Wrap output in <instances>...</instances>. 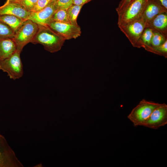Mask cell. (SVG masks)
I'll return each instance as SVG.
<instances>
[{
  "label": "cell",
  "mask_w": 167,
  "mask_h": 167,
  "mask_svg": "<svg viewBox=\"0 0 167 167\" xmlns=\"http://www.w3.org/2000/svg\"><path fill=\"white\" fill-rule=\"evenodd\" d=\"M146 1V0H132L125 8L117 13L118 27L140 18Z\"/></svg>",
  "instance_id": "obj_4"
},
{
  "label": "cell",
  "mask_w": 167,
  "mask_h": 167,
  "mask_svg": "<svg viewBox=\"0 0 167 167\" xmlns=\"http://www.w3.org/2000/svg\"><path fill=\"white\" fill-rule=\"evenodd\" d=\"M161 104L143 99L132 109L127 118L135 126H143L152 112Z\"/></svg>",
  "instance_id": "obj_2"
},
{
  "label": "cell",
  "mask_w": 167,
  "mask_h": 167,
  "mask_svg": "<svg viewBox=\"0 0 167 167\" xmlns=\"http://www.w3.org/2000/svg\"><path fill=\"white\" fill-rule=\"evenodd\" d=\"M148 51L163 56L166 58L167 56V40L161 45L156 47L151 46L144 48Z\"/></svg>",
  "instance_id": "obj_18"
},
{
  "label": "cell",
  "mask_w": 167,
  "mask_h": 167,
  "mask_svg": "<svg viewBox=\"0 0 167 167\" xmlns=\"http://www.w3.org/2000/svg\"><path fill=\"white\" fill-rule=\"evenodd\" d=\"M53 21L63 23H70L68 18L67 10L62 9L58 10L54 15Z\"/></svg>",
  "instance_id": "obj_20"
},
{
  "label": "cell",
  "mask_w": 167,
  "mask_h": 167,
  "mask_svg": "<svg viewBox=\"0 0 167 167\" xmlns=\"http://www.w3.org/2000/svg\"><path fill=\"white\" fill-rule=\"evenodd\" d=\"M37 0H22L18 4L27 11L31 12Z\"/></svg>",
  "instance_id": "obj_23"
},
{
  "label": "cell",
  "mask_w": 167,
  "mask_h": 167,
  "mask_svg": "<svg viewBox=\"0 0 167 167\" xmlns=\"http://www.w3.org/2000/svg\"><path fill=\"white\" fill-rule=\"evenodd\" d=\"M167 13V9L159 0H146L140 18L146 25L157 15Z\"/></svg>",
  "instance_id": "obj_11"
},
{
  "label": "cell",
  "mask_w": 167,
  "mask_h": 167,
  "mask_svg": "<svg viewBox=\"0 0 167 167\" xmlns=\"http://www.w3.org/2000/svg\"><path fill=\"white\" fill-rule=\"evenodd\" d=\"M30 13L31 12L27 11L17 3L6 1L3 5L0 6V16L13 15L28 20Z\"/></svg>",
  "instance_id": "obj_12"
},
{
  "label": "cell",
  "mask_w": 167,
  "mask_h": 167,
  "mask_svg": "<svg viewBox=\"0 0 167 167\" xmlns=\"http://www.w3.org/2000/svg\"><path fill=\"white\" fill-rule=\"evenodd\" d=\"M146 28H150L167 38V13L156 16L146 25Z\"/></svg>",
  "instance_id": "obj_13"
},
{
  "label": "cell",
  "mask_w": 167,
  "mask_h": 167,
  "mask_svg": "<svg viewBox=\"0 0 167 167\" xmlns=\"http://www.w3.org/2000/svg\"><path fill=\"white\" fill-rule=\"evenodd\" d=\"M118 27L133 46L138 47L140 37L145 28V24L143 21L139 18Z\"/></svg>",
  "instance_id": "obj_6"
},
{
  "label": "cell",
  "mask_w": 167,
  "mask_h": 167,
  "mask_svg": "<svg viewBox=\"0 0 167 167\" xmlns=\"http://www.w3.org/2000/svg\"><path fill=\"white\" fill-rule=\"evenodd\" d=\"M153 33V30L149 28H145L139 40L138 48L151 46V42Z\"/></svg>",
  "instance_id": "obj_16"
},
{
  "label": "cell",
  "mask_w": 167,
  "mask_h": 167,
  "mask_svg": "<svg viewBox=\"0 0 167 167\" xmlns=\"http://www.w3.org/2000/svg\"><path fill=\"white\" fill-rule=\"evenodd\" d=\"M22 0H6V1L19 3Z\"/></svg>",
  "instance_id": "obj_28"
},
{
  "label": "cell",
  "mask_w": 167,
  "mask_h": 167,
  "mask_svg": "<svg viewBox=\"0 0 167 167\" xmlns=\"http://www.w3.org/2000/svg\"><path fill=\"white\" fill-rule=\"evenodd\" d=\"M47 26L60 35L64 39H76L80 36L81 30L78 25L52 21Z\"/></svg>",
  "instance_id": "obj_7"
},
{
  "label": "cell",
  "mask_w": 167,
  "mask_h": 167,
  "mask_svg": "<svg viewBox=\"0 0 167 167\" xmlns=\"http://www.w3.org/2000/svg\"><path fill=\"white\" fill-rule=\"evenodd\" d=\"M38 29V25L30 19L25 21L15 32L13 38L17 50L21 52L27 44L31 42Z\"/></svg>",
  "instance_id": "obj_3"
},
{
  "label": "cell",
  "mask_w": 167,
  "mask_h": 167,
  "mask_svg": "<svg viewBox=\"0 0 167 167\" xmlns=\"http://www.w3.org/2000/svg\"><path fill=\"white\" fill-rule=\"evenodd\" d=\"M132 0H121L119 3L118 7L116 8L117 13L125 8Z\"/></svg>",
  "instance_id": "obj_25"
},
{
  "label": "cell",
  "mask_w": 167,
  "mask_h": 167,
  "mask_svg": "<svg viewBox=\"0 0 167 167\" xmlns=\"http://www.w3.org/2000/svg\"><path fill=\"white\" fill-rule=\"evenodd\" d=\"M49 0V1H50V2H52V1H55V0Z\"/></svg>",
  "instance_id": "obj_29"
},
{
  "label": "cell",
  "mask_w": 167,
  "mask_h": 167,
  "mask_svg": "<svg viewBox=\"0 0 167 167\" xmlns=\"http://www.w3.org/2000/svg\"><path fill=\"white\" fill-rule=\"evenodd\" d=\"M22 166L5 138L0 134V167Z\"/></svg>",
  "instance_id": "obj_8"
},
{
  "label": "cell",
  "mask_w": 167,
  "mask_h": 167,
  "mask_svg": "<svg viewBox=\"0 0 167 167\" xmlns=\"http://www.w3.org/2000/svg\"><path fill=\"white\" fill-rule=\"evenodd\" d=\"M58 10L54 1L51 2L39 11L31 12L28 19L32 20L38 25L47 26L53 21L54 15Z\"/></svg>",
  "instance_id": "obj_10"
},
{
  "label": "cell",
  "mask_w": 167,
  "mask_h": 167,
  "mask_svg": "<svg viewBox=\"0 0 167 167\" xmlns=\"http://www.w3.org/2000/svg\"><path fill=\"white\" fill-rule=\"evenodd\" d=\"M20 53L17 50L9 57L0 61V70L6 72L10 78L14 80L21 78L24 73Z\"/></svg>",
  "instance_id": "obj_5"
},
{
  "label": "cell",
  "mask_w": 167,
  "mask_h": 167,
  "mask_svg": "<svg viewBox=\"0 0 167 167\" xmlns=\"http://www.w3.org/2000/svg\"><path fill=\"white\" fill-rule=\"evenodd\" d=\"M162 4L167 9V0H159Z\"/></svg>",
  "instance_id": "obj_27"
},
{
  "label": "cell",
  "mask_w": 167,
  "mask_h": 167,
  "mask_svg": "<svg viewBox=\"0 0 167 167\" xmlns=\"http://www.w3.org/2000/svg\"><path fill=\"white\" fill-rule=\"evenodd\" d=\"M15 32L8 25L0 21V39L13 38Z\"/></svg>",
  "instance_id": "obj_19"
},
{
  "label": "cell",
  "mask_w": 167,
  "mask_h": 167,
  "mask_svg": "<svg viewBox=\"0 0 167 167\" xmlns=\"http://www.w3.org/2000/svg\"><path fill=\"white\" fill-rule=\"evenodd\" d=\"M27 20L11 15L0 16V21L10 27L15 32Z\"/></svg>",
  "instance_id": "obj_15"
},
{
  "label": "cell",
  "mask_w": 167,
  "mask_h": 167,
  "mask_svg": "<svg viewBox=\"0 0 167 167\" xmlns=\"http://www.w3.org/2000/svg\"><path fill=\"white\" fill-rule=\"evenodd\" d=\"M167 40V38L165 37L159 32L153 31L150 46L156 47L159 46Z\"/></svg>",
  "instance_id": "obj_21"
},
{
  "label": "cell",
  "mask_w": 167,
  "mask_h": 167,
  "mask_svg": "<svg viewBox=\"0 0 167 167\" xmlns=\"http://www.w3.org/2000/svg\"><path fill=\"white\" fill-rule=\"evenodd\" d=\"M167 124V105L161 104L152 112L143 126L157 129Z\"/></svg>",
  "instance_id": "obj_9"
},
{
  "label": "cell",
  "mask_w": 167,
  "mask_h": 167,
  "mask_svg": "<svg viewBox=\"0 0 167 167\" xmlns=\"http://www.w3.org/2000/svg\"><path fill=\"white\" fill-rule=\"evenodd\" d=\"M51 2L49 0H37L31 12H36L39 11L45 8Z\"/></svg>",
  "instance_id": "obj_24"
},
{
  "label": "cell",
  "mask_w": 167,
  "mask_h": 167,
  "mask_svg": "<svg viewBox=\"0 0 167 167\" xmlns=\"http://www.w3.org/2000/svg\"><path fill=\"white\" fill-rule=\"evenodd\" d=\"M83 6L73 4L67 10L68 18L70 23L77 25V19Z\"/></svg>",
  "instance_id": "obj_17"
},
{
  "label": "cell",
  "mask_w": 167,
  "mask_h": 167,
  "mask_svg": "<svg viewBox=\"0 0 167 167\" xmlns=\"http://www.w3.org/2000/svg\"><path fill=\"white\" fill-rule=\"evenodd\" d=\"M92 0H73V4L83 6Z\"/></svg>",
  "instance_id": "obj_26"
},
{
  "label": "cell",
  "mask_w": 167,
  "mask_h": 167,
  "mask_svg": "<svg viewBox=\"0 0 167 167\" xmlns=\"http://www.w3.org/2000/svg\"><path fill=\"white\" fill-rule=\"evenodd\" d=\"M73 0H55L54 3L57 9L67 10L73 4Z\"/></svg>",
  "instance_id": "obj_22"
},
{
  "label": "cell",
  "mask_w": 167,
  "mask_h": 167,
  "mask_svg": "<svg viewBox=\"0 0 167 167\" xmlns=\"http://www.w3.org/2000/svg\"><path fill=\"white\" fill-rule=\"evenodd\" d=\"M16 50L13 38L0 39V61L9 57Z\"/></svg>",
  "instance_id": "obj_14"
},
{
  "label": "cell",
  "mask_w": 167,
  "mask_h": 167,
  "mask_svg": "<svg viewBox=\"0 0 167 167\" xmlns=\"http://www.w3.org/2000/svg\"><path fill=\"white\" fill-rule=\"evenodd\" d=\"M65 40L49 26L38 25V31L31 43L41 44L45 50L53 53L61 49Z\"/></svg>",
  "instance_id": "obj_1"
}]
</instances>
